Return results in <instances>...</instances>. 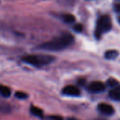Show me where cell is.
<instances>
[{
    "label": "cell",
    "mask_w": 120,
    "mask_h": 120,
    "mask_svg": "<svg viewBox=\"0 0 120 120\" xmlns=\"http://www.w3.org/2000/svg\"><path fill=\"white\" fill-rule=\"evenodd\" d=\"M74 42V37L70 33H64L60 36L45 42L40 45V48L49 51H59L69 47Z\"/></svg>",
    "instance_id": "6da1fadb"
},
{
    "label": "cell",
    "mask_w": 120,
    "mask_h": 120,
    "mask_svg": "<svg viewBox=\"0 0 120 120\" xmlns=\"http://www.w3.org/2000/svg\"><path fill=\"white\" fill-rule=\"evenodd\" d=\"M22 60L35 67H42L53 63L54 61V57L48 54H29L23 57Z\"/></svg>",
    "instance_id": "7a4b0ae2"
},
{
    "label": "cell",
    "mask_w": 120,
    "mask_h": 120,
    "mask_svg": "<svg viewBox=\"0 0 120 120\" xmlns=\"http://www.w3.org/2000/svg\"><path fill=\"white\" fill-rule=\"evenodd\" d=\"M112 27L111 20L109 16H102L99 18L96 23V28H95V35L97 38H100L104 33L108 32L110 30Z\"/></svg>",
    "instance_id": "3957f363"
},
{
    "label": "cell",
    "mask_w": 120,
    "mask_h": 120,
    "mask_svg": "<svg viewBox=\"0 0 120 120\" xmlns=\"http://www.w3.org/2000/svg\"><path fill=\"white\" fill-rule=\"evenodd\" d=\"M87 89L89 91L92 92V93H99V92H102L105 90V85L103 82L95 81V82H90L88 85Z\"/></svg>",
    "instance_id": "277c9868"
},
{
    "label": "cell",
    "mask_w": 120,
    "mask_h": 120,
    "mask_svg": "<svg viewBox=\"0 0 120 120\" xmlns=\"http://www.w3.org/2000/svg\"><path fill=\"white\" fill-rule=\"evenodd\" d=\"M63 93L66 95H70V96H78L80 95L81 91L77 86L69 85L63 89Z\"/></svg>",
    "instance_id": "5b68a950"
},
{
    "label": "cell",
    "mask_w": 120,
    "mask_h": 120,
    "mask_svg": "<svg viewBox=\"0 0 120 120\" xmlns=\"http://www.w3.org/2000/svg\"><path fill=\"white\" fill-rule=\"evenodd\" d=\"M98 110L105 115H112L114 112L113 106L105 103H101L98 105Z\"/></svg>",
    "instance_id": "8992f818"
},
{
    "label": "cell",
    "mask_w": 120,
    "mask_h": 120,
    "mask_svg": "<svg viewBox=\"0 0 120 120\" xmlns=\"http://www.w3.org/2000/svg\"><path fill=\"white\" fill-rule=\"evenodd\" d=\"M109 97L113 100L120 101V86H118L110 90Z\"/></svg>",
    "instance_id": "52a82bcc"
},
{
    "label": "cell",
    "mask_w": 120,
    "mask_h": 120,
    "mask_svg": "<svg viewBox=\"0 0 120 120\" xmlns=\"http://www.w3.org/2000/svg\"><path fill=\"white\" fill-rule=\"evenodd\" d=\"M118 56V52L117 50H108L105 53V58L109 60L115 59Z\"/></svg>",
    "instance_id": "ba28073f"
},
{
    "label": "cell",
    "mask_w": 120,
    "mask_h": 120,
    "mask_svg": "<svg viewBox=\"0 0 120 120\" xmlns=\"http://www.w3.org/2000/svg\"><path fill=\"white\" fill-rule=\"evenodd\" d=\"M0 94L4 97H9L11 95V89L4 85H0Z\"/></svg>",
    "instance_id": "9c48e42d"
},
{
    "label": "cell",
    "mask_w": 120,
    "mask_h": 120,
    "mask_svg": "<svg viewBox=\"0 0 120 120\" xmlns=\"http://www.w3.org/2000/svg\"><path fill=\"white\" fill-rule=\"evenodd\" d=\"M30 113L33 115H35V116L39 117V118H42L43 117V111L40 108H38V107L31 106V108H30Z\"/></svg>",
    "instance_id": "30bf717a"
},
{
    "label": "cell",
    "mask_w": 120,
    "mask_h": 120,
    "mask_svg": "<svg viewBox=\"0 0 120 120\" xmlns=\"http://www.w3.org/2000/svg\"><path fill=\"white\" fill-rule=\"evenodd\" d=\"M63 20L65 22H67V23H72V22H75L76 18L72 14L67 13V14H64V15H63Z\"/></svg>",
    "instance_id": "8fae6325"
},
{
    "label": "cell",
    "mask_w": 120,
    "mask_h": 120,
    "mask_svg": "<svg viewBox=\"0 0 120 120\" xmlns=\"http://www.w3.org/2000/svg\"><path fill=\"white\" fill-rule=\"evenodd\" d=\"M107 85H108L109 86L112 87V88H114V87H116L118 86V82L115 78L111 77V78H109L108 81H107Z\"/></svg>",
    "instance_id": "7c38bea8"
},
{
    "label": "cell",
    "mask_w": 120,
    "mask_h": 120,
    "mask_svg": "<svg viewBox=\"0 0 120 120\" xmlns=\"http://www.w3.org/2000/svg\"><path fill=\"white\" fill-rule=\"evenodd\" d=\"M16 97L20 100H24V99H26L27 98V94H26L25 92H22V91H17V93L15 94Z\"/></svg>",
    "instance_id": "4fadbf2b"
},
{
    "label": "cell",
    "mask_w": 120,
    "mask_h": 120,
    "mask_svg": "<svg viewBox=\"0 0 120 120\" xmlns=\"http://www.w3.org/2000/svg\"><path fill=\"white\" fill-rule=\"evenodd\" d=\"M82 29H83V27H82V26L81 25V24H77V25L74 26V30L77 32H81L82 30Z\"/></svg>",
    "instance_id": "5bb4252c"
},
{
    "label": "cell",
    "mask_w": 120,
    "mask_h": 120,
    "mask_svg": "<svg viewBox=\"0 0 120 120\" xmlns=\"http://www.w3.org/2000/svg\"><path fill=\"white\" fill-rule=\"evenodd\" d=\"M50 120H64L60 116H52L50 117Z\"/></svg>",
    "instance_id": "9a60e30c"
},
{
    "label": "cell",
    "mask_w": 120,
    "mask_h": 120,
    "mask_svg": "<svg viewBox=\"0 0 120 120\" xmlns=\"http://www.w3.org/2000/svg\"><path fill=\"white\" fill-rule=\"evenodd\" d=\"M115 10H116L117 12H120V4H117V5L115 6Z\"/></svg>",
    "instance_id": "2e32d148"
},
{
    "label": "cell",
    "mask_w": 120,
    "mask_h": 120,
    "mask_svg": "<svg viewBox=\"0 0 120 120\" xmlns=\"http://www.w3.org/2000/svg\"><path fill=\"white\" fill-rule=\"evenodd\" d=\"M68 120H78V119H77V118H69Z\"/></svg>",
    "instance_id": "e0dca14e"
},
{
    "label": "cell",
    "mask_w": 120,
    "mask_h": 120,
    "mask_svg": "<svg viewBox=\"0 0 120 120\" xmlns=\"http://www.w3.org/2000/svg\"><path fill=\"white\" fill-rule=\"evenodd\" d=\"M118 21H119V23H120V17H119V18H118Z\"/></svg>",
    "instance_id": "ac0fdd59"
}]
</instances>
